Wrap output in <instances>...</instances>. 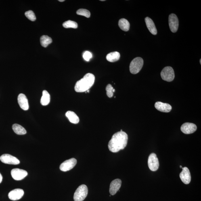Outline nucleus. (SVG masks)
Segmentation results:
<instances>
[{
    "label": "nucleus",
    "mask_w": 201,
    "mask_h": 201,
    "mask_svg": "<svg viewBox=\"0 0 201 201\" xmlns=\"http://www.w3.org/2000/svg\"><path fill=\"white\" fill-rule=\"evenodd\" d=\"M128 139V135L125 132L120 131L115 133L108 143L109 150L116 153L122 150L127 146Z\"/></svg>",
    "instance_id": "1"
},
{
    "label": "nucleus",
    "mask_w": 201,
    "mask_h": 201,
    "mask_svg": "<svg viewBox=\"0 0 201 201\" xmlns=\"http://www.w3.org/2000/svg\"><path fill=\"white\" fill-rule=\"evenodd\" d=\"M95 77L93 74L88 73L76 82L74 90L76 92L83 93L89 90L94 83Z\"/></svg>",
    "instance_id": "2"
},
{
    "label": "nucleus",
    "mask_w": 201,
    "mask_h": 201,
    "mask_svg": "<svg viewBox=\"0 0 201 201\" xmlns=\"http://www.w3.org/2000/svg\"><path fill=\"white\" fill-rule=\"evenodd\" d=\"M88 194V189L87 185H80L74 193V201H83L87 196Z\"/></svg>",
    "instance_id": "3"
},
{
    "label": "nucleus",
    "mask_w": 201,
    "mask_h": 201,
    "mask_svg": "<svg viewBox=\"0 0 201 201\" xmlns=\"http://www.w3.org/2000/svg\"><path fill=\"white\" fill-rule=\"evenodd\" d=\"M143 65V59L140 57H136L132 61L130 64V72L133 74L138 73L142 68Z\"/></svg>",
    "instance_id": "4"
},
{
    "label": "nucleus",
    "mask_w": 201,
    "mask_h": 201,
    "mask_svg": "<svg viewBox=\"0 0 201 201\" xmlns=\"http://www.w3.org/2000/svg\"><path fill=\"white\" fill-rule=\"evenodd\" d=\"M160 75L163 80L168 82L173 81L175 78L173 69L170 66L166 67L163 69Z\"/></svg>",
    "instance_id": "5"
},
{
    "label": "nucleus",
    "mask_w": 201,
    "mask_h": 201,
    "mask_svg": "<svg viewBox=\"0 0 201 201\" xmlns=\"http://www.w3.org/2000/svg\"><path fill=\"white\" fill-rule=\"evenodd\" d=\"M148 165L151 171H156L159 168V162L156 155L153 153L149 156L148 160Z\"/></svg>",
    "instance_id": "6"
},
{
    "label": "nucleus",
    "mask_w": 201,
    "mask_h": 201,
    "mask_svg": "<svg viewBox=\"0 0 201 201\" xmlns=\"http://www.w3.org/2000/svg\"><path fill=\"white\" fill-rule=\"evenodd\" d=\"M77 164V160L76 159L72 158L69 160H67L62 164L60 166L61 171L66 172L69 171L73 168Z\"/></svg>",
    "instance_id": "7"
},
{
    "label": "nucleus",
    "mask_w": 201,
    "mask_h": 201,
    "mask_svg": "<svg viewBox=\"0 0 201 201\" xmlns=\"http://www.w3.org/2000/svg\"><path fill=\"white\" fill-rule=\"evenodd\" d=\"M11 174L13 179L15 180L19 181L23 179L28 175L27 172L25 170L15 168L12 170Z\"/></svg>",
    "instance_id": "8"
},
{
    "label": "nucleus",
    "mask_w": 201,
    "mask_h": 201,
    "mask_svg": "<svg viewBox=\"0 0 201 201\" xmlns=\"http://www.w3.org/2000/svg\"><path fill=\"white\" fill-rule=\"evenodd\" d=\"M1 161L6 164L18 165L20 163V160L15 157L8 154H4L0 157Z\"/></svg>",
    "instance_id": "9"
},
{
    "label": "nucleus",
    "mask_w": 201,
    "mask_h": 201,
    "mask_svg": "<svg viewBox=\"0 0 201 201\" xmlns=\"http://www.w3.org/2000/svg\"><path fill=\"white\" fill-rule=\"evenodd\" d=\"M169 24L170 30L172 32L175 33L177 31L179 26V22L177 15L174 13H172L169 15Z\"/></svg>",
    "instance_id": "10"
},
{
    "label": "nucleus",
    "mask_w": 201,
    "mask_h": 201,
    "mask_svg": "<svg viewBox=\"0 0 201 201\" xmlns=\"http://www.w3.org/2000/svg\"><path fill=\"white\" fill-rule=\"evenodd\" d=\"M197 127L196 124L189 122L184 123L181 127L182 132L185 134L194 133L196 131Z\"/></svg>",
    "instance_id": "11"
},
{
    "label": "nucleus",
    "mask_w": 201,
    "mask_h": 201,
    "mask_svg": "<svg viewBox=\"0 0 201 201\" xmlns=\"http://www.w3.org/2000/svg\"><path fill=\"white\" fill-rule=\"evenodd\" d=\"M183 171L179 174L181 180L185 184H188L191 180V176L189 168L185 167L182 168Z\"/></svg>",
    "instance_id": "12"
},
{
    "label": "nucleus",
    "mask_w": 201,
    "mask_h": 201,
    "mask_svg": "<svg viewBox=\"0 0 201 201\" xmlns=\"http://www.w3.org/2000/svg\"><path fill=\"white\" fill-rule=\"evenodd\" d=\"M24 194V191L23 189H17L11 191L9 193L8 197L10 200L16 201L20 199Z\"/></svg>",
    "instance_id": "13"
},
{
    "label": "nucleus",
    "mask_w": 201,
    "mask_h": 201,
    "mask_svg": "<svg viewBox=\"0 0 201 201\" xmlns=\"http://www.w3.org/2000/svg\"><path fill=\"white\" fill-rule=\"evenodd\" d=\"M122 183L121 180L119 179H114L111 182L109 189L111 195H114L117 193L121 186Z\"/></svg>",
    "instance_id": "14"
},
{
    "label": "nucleus",
    "mask_w": 201,
    "mask_h": 201,
    "mask_svg": "<svg viewBox=\"0 0 201 201\" xmlns=\"http://www.w3.org/2000/svg\"><path fill=\"white\" fill-rule=\"evenodd\" d=\"M18 101L19 106L22 110H27L29 109V104L27 98L24 94L20 93L18 97Z\"/></svg>",
    "instance_id": "15"
},
{
    "label": "nucleus",
    "mask_w": 201,
    "mask_h": 201,
    "mask_svg": "<svg viewBox=\"0 0 201 201\" xmlns=\"http://www.w3.org/2000/svg\"><path fill=\"white\" fill-rule=\"evenodd\" d=\"M155 107L160 112H169L172 110V107L167 103L157 102L155 103Z\"/></svg>",
    "instance_id": "16"
},
{
    "label": "nucleus",
    "mask_w": 201,
    "mask_h": 201,
    "mask_svg": "<svg viewBox=\"0 0 201 201\" xmlns=\"http://www.w3.org/2000/svg\"><path fill=\"white\" fill-rule=\"evenodd\" d=\"M145 22L147 28L149 31L153 35H156L157 33V30H156V26L152 19L148 17L145 18Z\"/></svg>",
    "instance_id": "17"
},
{
    "label": "nucleus",
    "mask_w": 201,
    "mask_h": 201,
    "mask_svg": "<svg viewBox=\"0 0 201 201\" xmlns=\"http://www.w3.org/2000/svg\"><path fill=\"white\" fill-rule=\"evenodd\" d=\"M66 117L72 123L78 124L79 122V117L75 113L72 111H69L66 113Z\"/></svg>",
    "instance_id": "18"
},
{
    "label": "nucleus",
    "mask_w": 201,
    "mask_h": 201,
    "mask_svg": "<svg viewBox=\"0 0 201 201\" xmlns=\"http://www.w3.org/2000/svg\"><path fill=\"white\" fill-rule=\"evenodd\" d=\"M120 54L117 51L111 52L107 55L106 59L109 62H116L119 60Z\"/></svg>",
    "instance_id": "19"
},
{
    "label": "nucleus",
    "mask_w": 201,
    "mask_h": 201,
    "mask_svg": "<svg viewBox=\"0 0 201 201\" xmlns=\"http://www.w3.org/2000/svg\"><path fill=\"white\" fill-rule=\"evenodd\" d=\"M50 96L49 93L47 91H43L41 101H40L41 105L43 106H47L50 102Z\"/></svg>",
    "instance_id": "20"
},
{
    "label": "nucleus",
    "mask_w": 201,
    "mask_h": 201,
    "mask_svg": "<svg viewBox=\"0 0 201 201\" xmlns=\"http://www.w3.org/2000/svg\"><path fill=\"white\" fill-rule=\"evenodd\" d=\"M118 26L121 29L125 31L129 30L130 26L129 22L125 19H121L118 22Z\"/></svg>",
    "instance_id": "21"
},
{
    "label": "nucleus",
    "mask_w": 201,
    "mask_h": 201,
    "mask_svg": "<svg viewBox=\"0 0 201 201\" xmlns=\"http://www.w3.org/2000/svg\"><path fill=\"white\" fill-rule=\"evenodd\" d=\"M12 128L13 131L17 135H24L26 133V131L25 128L18 124H13Z\"/></svg>",
    "instance_id": "22"
},
{
    "label": "nucleus",
    "mask_w": 201,
    "mask_h": 201,
    "mask_svg": "<svg viewBox=\"0 0 201 201\" xmlns=\"http://www.w3.org/2000/svg\"><path fill=\"white\" fill-rule=\"evenodd\" d=\"M52 42V40L48 36L44 35L40 38V43L42 46L46 47Z\"/></svg>",
    "instance_id": "23"
},
{
    "label": "nucleus",
    "mask_w": 201,
    "mask_h": 201,
    "mask_svg": "<svg viewBox=\"0 0 201 201\" xmlns=\"http://www.w3.org/2000/svg\"><path fill=\"white\" fill-rule=\"evenodd\" d=\"M63 26L64 28H78V24L75 22L71 20L66 21L63 23Z\"/></svg>",
    "instance_id": "24"
},
{
    "label": "nucleus",
    "mask_w": 201,
    "mask_h": 201,
    "mask_svg": "<svg viewBox=\"0 0 201 201\" xmlns=\"http://www.w3.org/2000/svg\"><path fill=\"white\" fill-rule=\"evenodd\" d=\"M76 13L78 15H82L87 18H89L91 15V13L89 10L84 9H79L76 12Z\"/></svg>",
    "instance_id": "25"
},
{
    "label": "nucleus",
    "mask_w": 201,
    "mask_h": 201,
    "mask_svg": "<svg viewBox=\"0 0 201 201\" xmlns=\"http://www.w3.org/2000/svg\"><path fill=\"white\" fill-rule=\"evenodd\" d=\"M106 91L107 96L109 98H112L113 96V93L115 91V90L111 84H108L106 88Z\"/></svg>",
    "instance_id": "26"
},
{
    "label": "nucleus",
    "mask_w": 201,
    "mask_h": 201,
    "mask_svg": "<svg viewBox=\"0 0 201 201\" xmlns=\"http://www.w3.org/2000/svg\"><path fill=\"white\" fill-rule=\"evenodd\" d=\"M26 17L29 20L32 22H34L36 19V17L34 12L32 11H26L25 13Z\"/></svg>",
    "instance_id": "27"
},
{
    "label": "nucleus",
    "mask_w": 201,
    "mask_h": 201,
    "mask_svg": "<svg viewBox=\"0 0 201 201\" xmlns=\"http://www.w3.org/2000/svg\"><path fill=\"white\" fill-rule=\"evenodd\" d=\"M93 57L92 54L91 52L89 51H86L83 53V57L84 59L86 61L89 62L92 57Z\"/></svg>",
    "instance_id": "28"
},
{
    "label": "nucleus",
    "mask_w": 201,
    "mask_h": 201,
    "mask_svg": "<svg viewBox=\"0 0 201 201\" xmlns=\"http://www.w3.org/2000/svg\"><path fill=\"white\" fill-rule=\"evenodd\" d=\"M2 176L1 173H0V183L2 182Z\"/></svg>",
    "instance_id": "29"
},
{
    "label": "nucleus",
    "mask_w": 201,
    "mask_h": 201,
    "mask_svg": "<svg viewBox=\"0 0 201 201\" xmlns=\"http://www.w3.org/2000/svg\"><path fill=\"white\" fill-rule=\"evenodd\" d=\"M59 2H63L65 1V0H59Z\"/></svg>",
    "instance_id": "30"
},
{
    "label": "nucleus",
    "mask_w": 201,
    "mask_h": 201,
    "mask_svg": "<svg viewBox=\"0 0 201 201\" xmlns=\"http://www.w3.org/2000/svg\"><path fill=\"white\" fill-rule=\"evenodd\" d=\"M180 168H182V166H181V165L180 166Z\"/></svg>",
    "instance_id": "31"
},
{
    "label": "nucleus",
    "mask_w": 201,
    "mask_h": 201,
    "mask_svg": "<svg viewBox=\"0 0 201 201\" xmlns=\"http://www.w3.org/2000/svg\"><path fill=\"white\" fill-rule=\"evenodd\" d=\"M101 1H105L104 0H101Z\"/></svg>",
    "instance_id": "32"
},
{
    "label": "nucleus",
    "mask_w": 201,
    "mask_h": 201,
    "mask_svg": "<svg viewBox=\"0 0 201 201\" xmlns=\"http://www.w3.org/2000/svg\"><path fill=\"white\" fill-rule=\"evenodd\" d=\"M201 59H200V64H201Z\"/></svg>",
    "instance_id": "33"
}]
</instances>
